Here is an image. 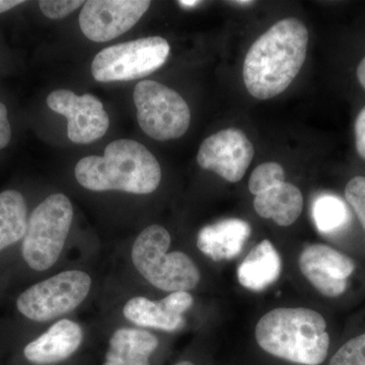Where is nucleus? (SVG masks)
Instances as JSON below:
<instances>
[{
    "mask_svg": "<svg viewBox=\"0 0 365 365\" xmlns=\"http://www.w3.org/2000/svg\"><path fill=\"white\" fill-rule=\"evenodd\" d=\"M313 217L322 234H333L349 222L350 212L339 197L324 194L314 200Z\"/></svg>",
    "mask_w": 365,
    "mask_h": 365,
    "instance_id": "aec40b11",
    "label": "nucleus"
},
{
    "mask_svg": "<svg viewBox=\"0 0 365 365\" xmlns=\"http://www.w3.org/2000/svg\"><path fill=\"white\" fill-rule=\"evenodd\" d=\"M170 232L162 225H153L139 234L132 247L134 267L153 287L163 292H188L200 281V272L193 260L182 252L167 254Z\"/></svg>",
    "mask_w": 365,
    "mask_h": 365,
    "instance_id": "20e7f679",
    "label": "nucleus"
},
{
    "mask_svg": "<svg viewBox=\"0 0 365 365\" xmlns=\"http://www.w3.org/2000/svg\"><path fill=\"white\" fill-rule=\"evenodd\" d=\"M355 145L360 157L365 160V107L355 121Z\"/></svg>",
    "mask_w": 365,
    "mask_h": 365,
    "instance_id": "393cba45",
    "label": "nucleus"
},
{
    "mask_svg": "<svg viewBox=\"0 0 365 365\" xmlns=\"http://www.w3.org/2000/svg\"><path fill=\"white\" fill-rule=\"evenodd\" d=\"M299 268L318 292L325 297H336L344 294L347 278L355 270V264L337 250L316 244L302 252Z\"/></svg>",
    "mask_w": 365,
    "mask_h": 365,
    "instance_id": "f8f14e48",
    "label": "nucleus"
},
{
    "mask_svg": "<svg viewBox=\"0 0 365 365\" xmlns=\"http://www.w3.org/2000/svg\"><path fill=\"white\" fill-rule=\"evenodd\" d=\"M83 342L81 326L71 319H60L24 349L29 361L39 365L57 364L71 357Z\"/></svg>",
    "mask_w": 365,
    "mask_h": 365,
    "instance_id": "4468645a",
    "label": "nucleus"
},
{
    "mask_svg": "<svg viewBox=\"0 0 365 365\" xmlns=\"http://www.w3.org/2000/svg\"><path fill=\"white\" fill-rule=\"evenodd\" d=\"M285 182V172L279 163H265L257 167L249 180V190L255 196Z\"/></svg>",
    "mask_w": 365,
    "mask_h": 365,
    "instance_id": "412c9836",
    "label": "nucleus"
},
{
    "mask_svg": "<svg viewBox=\"0 0 365 365\" xmlns=\"http://www.w3.org/2000/svg\"><path fill=\"white\" fill-rule=\"evenodd\" d=\"M282 261L272 242L264 240L248 255L237 269L242 287L252 292H263L279 278Z\"/></svg>",
    "mask_w": 365,
    "mask_h": 365,
    "instance_id": "dca6fc26",
    "label": "nucleus"
},
{
    "mask_svg": "<svg viewBox=\"0 0 365 365\" xmlns=\"http://www.w3.org/2000/svg\"><path fill=\"white\" fill-rule=\"evenodd\" d=\"M91 287L88 273L66 271L28 288L16 300V307L31 321H51L76 309L90 294Z\"/></svg>",
    "mask_w": 365,
    "mask_h": 365,
    "instance_id": "6e6552de",
    "label": "nucleus"
},
{
    "mask_svg": "<svg viewBox=\"0 0 365 365\" xmlns=\"http://www.w3.org/2000/svg\"><path fill=\"white\" fill-rule=\"evenodd\" d=\"M150 4L145 0H90L79 14V26L88 39L108 42L135 26Z\"/></svg>",
    "mask_w": 365,
    "mask_h": 365,
    "instance_id": "1a4fd4ad",
    "label": "nucleus"
},
{
    "mask_svg": "<svg viewBox=\"0 0 365 365\" xmlns=\"http://www.w3.org/2000/svg\"><path fill=\"white\" fill-rule=\"evenodd\" d=\"M47 105L52 111L66 118L67 135L72 143H93L102 138L109 128V116L95 96H78L71 91L57 90L48 96Z\"/></svg>",
    "mask_w": 365,
    "mask_h": 365,
    "instance_id": "9d476101",
    "label": "nucleus"
},
{
    "mask_svg": "<svg viewBox=\"0 0 365 365\" xmlns=\"http://www.w3.org/2000/svg\"><path fill=\"white\" fill-rule=\"evenodd\" d=\"M329 365H365V334L346 342Z\"/></svg>",
    "mask_w": 365,
    "mask_h": 365,
    "instance_id": "4be33fe9",
    "label": "nucleus"
},
{
    "mask_svg": "<svg viewBox=\"0 0 365 365\" xmlns=\"http://www.w3.org/2000/svg\"><path fill=\"white\" fill-rule=\"evenodd\" d=\"M251 232L248 222L230 218L203 227L197 237V247L213 261L230 260L241 253Z\"/></svg>",
    "mask_w": 365,
    "mask_h": 365,
    "instance_id": "2eb2a0df",
    "label": "nucleus"
},
{
    "mask_svg": "<svg viewBox=\"0 0 365 365\" xmlns=\"http://www.w3.org/2000/svg\"><path fill=\"white\" fill-rule=\"evenodd\" d=\"M357 78H359L360 85H361L362 88L365 90V57L362 59V61L360 62L359 68H357Z\"/></svg>",
    "mask_w": 365,
    "mask_h": 365,
    "instance_id": "cd10ccee",
    "label": "nucleus"
},
{
    "mask_svg": "<svg viewBox=\"0 0 365 365\" xmlns=\"http://www.w3.org/2000/svg\"><path fill=\"white\" fill-rule=\"evenodd\" d=\"M201 4V1H194V0H180L179 4L181 6L184 7H194L196 6L197 4Z\"/></svg>",
    "mask_w": 365,
    "mask_h": 365,
    "instance_id": "c85d7f7f",
    "label": "nucleus"
},
{
    "mask_svg": "<svg viewBox=\"0 0 365 365\" xmlns=\"http://www.w3.org/2000/svg\"><path fill=\"white\" fill-rule=\"evenodd\" d=\"M109 346L103 365H150L158 341L148 331L124 328L115 331Z\"/></svg>",
    "mask_w": 365,
    "mask_h": 365,
    "instance_id": "f3484780",
    "label": "nucleus"
},
{
    "mask_svg": "<svg viewBox=\"0 0 365 365\" xmlns=\"http://www.w3.org/2000/svg\"><path fill=\"white\" fill-rule=\"evenodd\" d=\"M133 98L139 126L146 135L172 140L188 131L191 112L176 91L158 81H143L134 88Z\"/></svg>",
    "mask_w": 365,
    "mask_h": 365,
    "instance_id": "423d86ee",
    "label": "nucleus"
},
{
    "mask_svg": "<svg viewBox=\"0 0 365 365\" xmlns=\"http://www.w3.org/2000/svg\"><path fill=\"white\" fill-rule=\"evenodd\" d=\"M81 186L91 191H123L150 194L158 188L162 169L143 144L119 139L108 144L104 155L81 158L74 169Z\"/></svg>",
    "mask_w": 365,
    "mask_h": 365,
    "instance_id": "f03ea898",
    "label": "nucleus"
},
{
    "mask_svg": "<svg viewBox=\"0 0 365 365\" xmlns=\"http://www.w3.org/2000/svg\"><path fill=\"white\" fill-rule=\"evenodd\" d=\"M345 197L365 230V177L353 178L346 186Z\"/></svg>",
    "mask_w": 365,
    "mask_h": 365,
    "instance_id": "5701e85b",
    "label": "nucleus"
},
{
    "mask_svg": "<svg viewBox=\"0 0 365 365\" xmlns=\"http://www.w3.org/2000/svg\"><path fill=\"white\" fill-rule=\"evenodd\" d=\"M255 155L253 143L242 130L227 128L207 137L201 143L197 163L227 182L241 181Z\"/></svg>",
    "mask_w": 365,
    "mask_h": 365,
    "instance_id": "9b49d317",
    "label": "nucleus"
},
{
    "mask_svg": "<svg viewBox=\"0 0 365 365\" xmlns=\"http://www.w3.org/2000/svg\"><path fill=\"white\" fill-rule=\"evenodd\" d=\"M72 220L73 208L64 194H52L34 209L21 246V255L29 267L45 271L56 263Z\"/></svg>",
    "mask_w": 365,
    "mask_h": 365,
    "instance_id": "39448f33",
    "label": "nucleus"
},
{
    "mask_svg": "<svg viewBox=\"0 0 365 365\" xmlns=\"http://www.w3.org/2000/svg\"><path fill=\"white\" fill-rule=\"evenodd\" d=\"M193 302V297L188 292H172L158 302L135 297L126 302L123 314L137 326L173 332L184 325L182 314L192 307Z\"/></svg>",
    "mask_w": 365,
    "mask_h": 365,
    "instance_id": "ddd939ff",
    "label": "nucleus"
},
{
    "mask_svg": "<svg viewBox=\"0 0 365 365\" xmlns=\"http://www.w3.org/2000/svg\"><path fill=\"white\" fill-rule=\"evenodd\" d=\"M307 45L309 31L294 18L277 21L255 41L242 67L251 96L268 100L287 90L306 61Z\"/></svg>",
    "mask_w": 365,
    "mask_h": 365,
    "instance_id": "f257e3e1",
    "label": "nucleus"
},
{
    "mask_svg": "<svg viewBox=\"0 0 365 365\" xmlns=\"http://www.w3.org/2000/svg\"><path fill=\"white\" fill-rule=\"evenodd\" d=\"M83 4L85 1L81 0H42L39 2L43 14L51 20L66 18Z\"/></svg>",
    "mask_w": 365,
    "mask_h": 365,
    "instance_id": "b1692460",
    "label": "nucleus"
},
{
    "mask_svg": "<svg viewBox=\"0 0 365 365\" xmlns=\"http://www.w3.org/2000/svg\"><path fill=\"white\" fill-rule=\"evenodd\" d=\"M230 4H239V6H251V4H254V1H234L230 2Z\"/></svg>",
    "mask_w": 365,
    "mask_h": 365,
    "instance_id": "c756f323",
    "label": "nucleus"
},
{
    "mask_svg": "<svg viewBox=\"0 0 365 365\" xmlns=\"http://www.w3.org/2000/svg\"><path fill=\"white\" fill-rule=\"evenodd\" d=\"M21 0H0V14L6 13L14 7L23 4Z\"/></svg>",
    "mask_w": 365,
    "mask_h": 365,
    "instance_id": "bb28decb",
    "label": "nucleus"
},
{
    "mask_svg": "<svg viewBox=\"0 0 365 365\" xmlns=\"http://www.w3.org/2000/svg\"><path fill=\"white\" fill-rule=\"evenodd\" d=\"M28 206L20 192L6 190L0 193V252L25 237Z\"/></svg>",
    "mask_w": 365,
    "mask_h": 365,
    "instance_id": "6ab92c4d",
    "label": "nucleus"
},
{
    "mask_svg": "<svg viewBox=\"0 0 365 365\" xmlns=\"http://www.w3.org/2000/svg\"><path fill=\"white\" fill-rule=\"evenodd\" d=\"M170 51L169 43L162 37L141 38L110 46L96 55L91 74L100 83L144 78L165 63Z\"/></svg>",
    "mask_w": 365,
    "mask_h": 365,
    "instance_id": "0eeeda50",
    "label": "nucleus"
},
{
    "mask_svg": "<svg viewBox=\"0 0 365 365\" xmlns=\"http://www.w3.org/2000/svg\"><path fill=\"white\" fill-rule=\"evenodd\" d=\"M255 335L264 351L297 364H323L330 346L325 319L304 307L269 312L257 324Z\"/></svg>",
    "mask_w": 365,
    "mask_h": 365,
    "instance_id": "7ed1b4c3",
    "label": "nucleus"
},
{
    "mask_svg": "<svg viewBox=\"0 0 365 365\" xmlns=\"http://www.w3.org/2000/svg\"><path fill=\"white\" fill-rule=\"evenodd\" d=\"M175 365H196V364H194L193 362H190V361H181V362H179V364H177Z\"/></svg>",
    "mask_w": 365,
    "mask_h": 365,
    "instance_id": "7c9ffc66",
    "label": "nucleus"
},
{
    "mask_svg": "<svg viewBox=\"0 0 365 365\" xmlns=\"http://www.w3.org/2000/svg\"><path fill=\"white\" fill-rule=\"evenodd\" d=\"M304 207L302 192L290 182H283L279 186L256 196L254 208L261 217L271 218L280 227H289L297 222Z\"/></svg>",
    "mask_w": 365,
    "mask_h": 365,
    "instance_id": "a211bd4d",
    "label": "nucleus"
},
{
    "mask_svg": "<svg viewBox=\"0 0 365 365\" xmlns=\"http://www.w3.org/2000/svg\"><path fill=\"white\" fill-rule=\"evenodd\" d=\"M11 139V128L6 105L0 102V150L6 148Z\"/></svg>",
    "mask_w": 365,
    "mask_h": 365,
    "instance_id": "a878e982",
    "label": "nucleus"
}]
</instances>
